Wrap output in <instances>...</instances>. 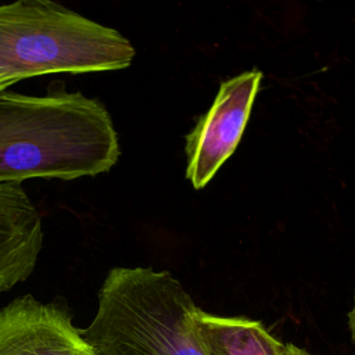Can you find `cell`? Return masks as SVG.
<instances>
[{"mask_svg": "<svg viewBox=\"0 0 355 355\" xmlns=\"http://www.w3.org/2000/svg\"><path fill=\"white\" fill-rule=\"evenodd\" d=\"M196 326L208 355H283V343L258 320L212 315L198 308Z\"/></svg>", "mask_w": 355, "mask_h": 355, "instance_id": "obj_7", "label": "cell"}, {"mask_svg": "<svg viewBox=\"0 0 355 355\" xmlns=\"http://www.w3.org/2000/svg\"><path fill=\"white\" fill-rule=\"evenodd\" d=\"M197 311L168 270L115 266L82 334L94 355H208L196 326Z\"/></svg>", "mask_w": 355, "mask_h": 355, "instance_id": "obj_2", "label": "cell"}, {"mask_svg": "<svg viewBox=\"0 0 355 355\" xmlns=\"http://www.w3.org/2000/svg\"><path fill=\"white\" fill-rule=\"evenodd\" d=\"M14 85V82L7 76V75H4L3 72H0V92H4V90H7L10 86H12Z\"/></svg>", "mask_w": 355, "mask_h": 355, "instance_id": "obj_10", "label": "cell"}, {"mask_svg": "<svg viewBox=\"0 0 355 355\" xmlns=\"http://www.w3.org/2000/svg\"><path fill=\"white\" fill-rule=\"evenodd\" d=\"M0 355L94 354L67 304L25 294L0 308Z\"/></svg>", "mask_w": 355, "mask_h": 355, "instance_id": "obj_5", "label": "cell"}, {"mask_svg": "<svg viewBox=\"0 0 355 355\" xmlns=\"http://www.w3.org/2000/svg\"><path fill=\"white\" fill-rule=\"evenodd\" d=\"M262 72H243L220 83L211 108L186 136V178L202 189L236 150L259 90Z\"/></svg>", "mask_w": 355, "mask_h": 355, "instance_id": "obj_4", "label": "cell"}, {"mask_svg": "<svg viewBox=\"0 0 355 355\" xmlns=\"http://www.w3.org/2000/svg\"><path fill=\"white\" fill-rule=\"evenodd\" d=\"M348 330H349L351 341L355 344V291H354L352 308H351V311L348 312Z\"/></svg>", "mask_w": 355, "mask_h": 355, "instance_id": "obj_8", "label": "cell"}, {"mask_svg": "<svg viewBox=\"0 0 355 355\" xmlns=\"http://www.w3.org/2000/svg\"><path fill=\"white\" fill-rule=\"evenodd\" d=\"M130 42L50 0L0 6V72L14 83L47 73L100 72L128 68Z\"/></svg>", "mask_w": 355, "mask_h": 355, "instance_id": "obj_3", "label": "cell"}, {"mask_svg": "<svg viewBox=\"0 0 355 355\" xmlns=\"http://www.w3.org/2000/svg\"><path fill=\"white\" fill-rule=\"evenodd\" d=\"M283 355H312V354L294 344H283Z\"/></svg>", "mask_w": 355, "mask_h": 355, "instance_id": "obj_9", "label": "cell"}, {"mask_svg": "<svg viewBox=\"0 0 355 355\" xmlns=\"http://www.w3.org/2000/svg\"><path fill=\"white\" fill-rule=\"evenodd\" d=\"M121 155L98 98L53 80L43 96L0 92V182L75 180L111 171Z\"/></svg>", "mask_w": 355, "mask_h": 355, "instance_id": "obj_1", "label": "cell"}, {"mask_svg": "<svg viewBox=\"0 0 355 355\" xmlns=\"http://www.w3.org/2000/svg\"><path fill=\"white\" fill-rule=\"evenodd\" d=\"M40 212L18 182H0V294L25 282L43 247Z\"/></svg>", "mask_w": 355, "mask_h": 355, "instance_id": "obj_6", "label": "cell"}]
</instances>
